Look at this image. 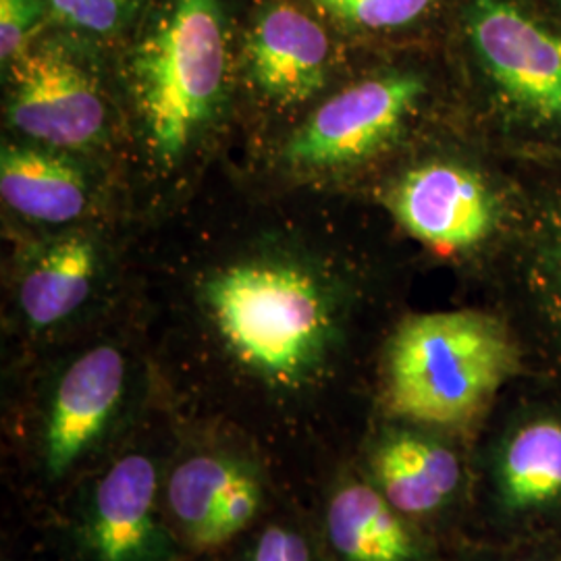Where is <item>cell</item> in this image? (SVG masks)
Returning <instances> with one entry per match:
<instances>
[{"label": "cell", "instance_id": "cell-21", "mask_svg": "<svg viewBox=\"0 0 561 561\" xmlns=\"http://www.w3.org/2000/svg\"><path fill=\"white\" fill-rule=\"evenodd\" d=\"M551 273H553V301L561 317V225L553 243V262H551Z\"/></svg>", "mask_w": 561, "mask_h": 561}, {"label": "cell", "instance_id": "cell-13", "mask_svg": "<svg viewBox=\"0 0 561 561\" xmlns=\"http://www.w3.org/2000/svg\"><path fill=\"white\" fill-rule=\"evenodd\" d=\"M90 181L67 152L36 144H4L0 152V194L23 219L67 225L90 208Z\"/></svg>", "mask_w": 561, "mask_h": 561}, {"label": "cell", "instance_id": "cell-15", "mask_svg": "<svg viewBox=\"0 0 561 561\" xmlns=\"http://www.w3.org/2000/svg\"><path fill=\"white\" fill-rule=\"evenodd\" d=\"M327 528L333 549L345 561H414L419 553L398 510L364 482H350L333 495Z\"/></svg>", "mask_w": 561, "mask_h": 561}, {"label": "cell", "instance_id": "cell-7", "mask_svg": "<svg viewBox=\"0 0 561 561\" xmlns=\"http://www.w3.org/2000/svg\"><path fill=\"white\" fill-rule=\"evenodd\" d=\"M391 210L412 238L439 252L474 248L495 222V201L486 183L451 162L408 171L393 190Z\"/></svg>", "mask_w": 561, "mask_h": 561}, {"label": "cell", "instance_id": "cell-8", "mask_svg": "<svg viewBox=\"0 0 561 561\" xmlns=\"http://www.w3.org/2000/svg\"><path fill=\"white\" fill-rule=\"evenodd\" d=\"M127 362L117 347L99 345L62 373L44 424V466L59 479L101 442L117 414Z\"/></svg>", "mask_w": 561, "mask_h": 561}, {"label": "cell", "instance_id": "cell-2", "mask_svg": "<svg viewBox=\"0 0 561 561\" xmlns=\"http://www.w3.org/2000/svg\"><path fill=\"white\" fill-rule=\"evenodd\" d=\"M227 36L219 0H169L129 57L141 141L162 167L196 146L221 111Z\"/></svg>", "mask_w": 561, "mask_h": 561}, {"label": "cell", "instance_id": "cell-11", "mask_svg": "<svg viewBox=\"0 0 561 561\" xmlns=\"http://www.w3.org/2000/svg\"><path fill=\"white\" fill-rule=\"evenodd\" d=\"M157 470L131 454L102 477L88 518V547L96 561H161L167 549L154 514Z\"/></svg>", "mask_w": 561, "mask_h": 561}, {"label": "cell", "instance_id": "cell-4", "mask_svg": "<svg viewBox=\"0 0 561 561\" xmlns=\"http://www.w3.org/2000/svg\"><path fill=\"white\" fill-rule=\"evenodd\" d=\"M108 106L96 78L69 53L44 46L11 62L7 121L21 138L59 152L104 138Z\"/></svg>", "mask_w": 561, "mask_h": 561}, {"label": "cell", "instance_id": "cell-17", "mask_svg": "<svg viewBox=\"0 0 561 561\" xmlns=\"http://www.w3.org/2000/svg\"><path fill=\"white\" fill-rule=\"evenodd\" d=\"M333 20L362 30H396L419 20L433 0H310Z\"/></svg>", "mask_w": 561, "mask_h": 561}, {"label": "cell", "instance_id": "cell-6", "mask_svg": "<svg viewBox=\"0 0 561 561\" xmlns=\"http://www.w3.org/2000/svg\"><path fill=\"white\" fill-rule=\"evenodd\" d=\"M468 34L512 104L535 119L561 123V36L505 0H477Z\"/></svg>", "mask_w": 561, "mask_h": 561}, {"label": "cell", "instance_id": "cell-20", "mask_svg": "<svg viewBox=\"0 0 561 561\" xmlns=\"http://www.w3.org/2000/svg\"><path fill=\"white\" fill-rule=\"evenodd\" d=\"M250 561H312V553L298 533L283 526H268L256 542Z\"/></svg>", "mask_w": 561, "mask_h": 561}, {"label": "cell", "instance_id": "cell-3", "mask_svg": "<svg viewBox=\"0 0 561 561\" xmlns=\"http://www.w3.org/2000/svg\"><path fill=\"white\" fill-rule=\"evenodd\" d=\"M518 368L500 319L477 310L431 312L401 322L385 356V398L393 414L463 426L486 410Z\"/></svg>", "mask_w": 561, "mask_h": 561}, {"label": "cell", "instance_id": "cell-19", "mask_svg": "<svg viewBox=\"0 0 561 561\" xmlns=\"http://www.w3.org/2000/svg\"><path fill=\"white\" fill-rule=\"evenodd\" d=\"M50 13L48 0H0V59L11 65L25 53L27 44Z\"/></svg>", "mask_w": 561, "mask_h": 561}, {"label": "cell", "instance_id": "cell-18", "mask_svg": "<svg viewBox=\"0 0 561 561\" xmlns=\"http://www.w3.org/2000/svg\"><path fill=\"white\" fill-rule=\"evenodd\" d=\"M50 15L88 34H115L129 20L136 0H48Z\"/></svg>", "mask_w": 561, "mask_h": 561}, {"label": "cell", "instance_id": "cell-1", "mask_svg": "<svg viewBox=\"0 0 561 561\" xmlns=\"http://www.w3.org/2000/svg\"><path fill=\"white\" fill-rule=\"evenodd\" d=\"M202 301L229 352L277 387L319 375L335 341L333 300L319 275L298 262L229 264L202 285Z\"/></svg>", "mask_w": 561, "mask_h": 561}, {"label": "cell", "instance_id": "cell-10", "mask_svg": "<svg viewBox=\"0 0 561 561\" xmlns=\"http://www.w3.org/2000/svg\"><path fill=\"white\" fill-rule=\"evenodd\" d=\"M167 500L185 537L198 547H219L241 533L262 505L259 479L225 456H196L175 468Z\"/></svg>", "mask_w": 561, "mask_h": 561}, {"label": "cell", "instance_id": "cell-16", "mask_svg": "<svg viewBox=\"0 0 561 561\" xmlns=\"http://www.w3.org/2000/svg\"><path fill=\"white\" fill-rule=\"evenodd\" d=\"M500 486L510 510H530L561 497V422L522 426L503 451Z\"/></svg>", "mask_w": 561, "mask_h": 561}, {"label": "cell", "instance_id": "cell-9", "mask_svg": "<svg viewBox=\"0 0 561 561\" xmlns=\"http://www.w3.org/2000/svg\"><path fill=\"white\" fill-rule=\"evenodd\" d=\"M245 60L262 96L277 104H298L324 88L331 42L298 7L275 4L252 25Z\"/></svg>", "mask_w": 561, "mask_h": 561}, {"label": "cell", "instance_id": "cell-5", "mask_svg": "<svg viewBox=\"0 0 561 561\" xmlns=\"http://www.w3.org/2000/svg\"><path fill=\"white\" fill-rule=\"evenodd\" d=\"M422 92L424 83L412 73L358 81L322 102L287 141L283 159L304 171L360 164L400 131Z\"/></svg>", "mask_w": 561, "mask_h": 561}, {"label": "cell", "instance_id": "cell-12", "mask_svg": "<svg viewBox=\"0 0 561 561\" xmlns=\"http://www.w3.org/2000/svg\"><path fill=\"white\" fill-rule=\"evenodd\" d=\"M99 241L67 231L38 245L21 268L18 304L32 329H53L78 314L101 277Z\"/></svg>", "mask_w": 561, "mask_h": 561}, {"label": "cell", "instance_id": "cell-14", "mask_svg": "<svg viewBox=\"0 0 561 561\" xmlns=\"http://www.w3.org/2000/svg\"><path fill=\"white\" fill-rule=\"evenodd\" d=\"M377 486L400 514L424 516L449 502L461 481L458 456L443 443L398 433L373 456Z\"/></svg>", "mask_w": 561, "mask_h": 561}]
</instances>
